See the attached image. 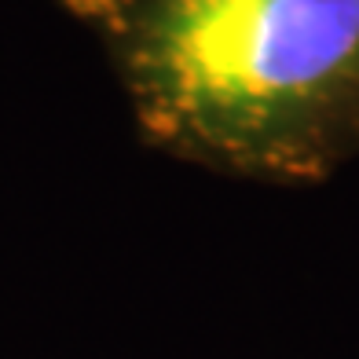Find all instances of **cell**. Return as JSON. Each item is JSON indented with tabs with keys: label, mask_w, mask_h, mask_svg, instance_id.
Masks as SVG:
<instances>
[{
	"label": "cell",
	"mask_w": 359,
	"mask_h": 359,
	"mask_svg": "<svg viewBox=\"0 0 359 359\" xmlns=\"http://www.w3.org/2000/svg\"><path fill=\"white\" fill-rule=\"evenodd\" d=\"M110 52L147 140L312 184L359 151V0H62Z\"/></svg>",
	"instance_id": "6da1fadb"
}]
</instances>
